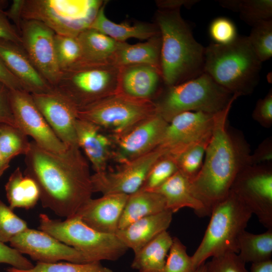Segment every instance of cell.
I'll list each match as a JSON object with an SVG mask.
<instances>
[{"mask_svg":"<svg viewBox=\"0 0 272 272\" xmlns=\"http://www.w3.org/2000/svg\"><path fill=\"white\" fill-rule=\"evenodd\" d=\"M25 156L24 174L36 183L43 208L69 218L92 198V175L79 147H70L63 153H56L32 141Z\"/></svg>","mask_w":272,"mask_h":272,"instance_id":"1","label":"cell"},{"mask_svg":"<svg viewBox=\"0 0 272 272\" xmlns=\"http://www.w3.org/2000/svg\"><path fill=\"white\" fill-rule=\"evenodd\" d=\"M235 99L215 115L202 166L190 181L193 195L209 215L214 207L229 194L238 173L249 164V144L241 132L230 128L228 117Z\"/></svg>","mask_w":272,"mask_h":272,"instance_id":"2","label":"cell"},{"mask_svg":"<svg viewBox=\"0 0 272 272\" xmlns=\"http://www.w3.org/2000/svg\"><path fill=\"white\" fill-rule=\"evenodd\" d=\"M155 20L161 39L160 69L164 85H175L202 74L205 47L195 39L180 8L159 9Z\"/></svg>","mask_w":272,"mask_h":272,"instance_id":"3","label":"cell"},{"mask_svg":"<svg viewBox=\"0 0 272 272\" xmlns=\"http://www.w3.org/2000/svg\"><path fill=\"white\" fill-rule=\"evenodd\" d=\"M262 62L247 36L230 44L211 43L205 47L203 73L232 95L251 94L257 85Z\"/></svg>","mask_w":272,"mask_h":272,"instance_id":"4","label":"cell"},{"mask_svg":"<svg viewBox=\"0 0 272 272\" xmlns=\"http://www.w3.org/2000/svg\"><path fill=\"white\" fill-rule=\"evenodd\" d=\"M239 96L232 95L206 73L171 86H164L154 102L156 111L168 122L187 111L217 113Z\"/></svg>","mask_w":272,"mask_h":272,"instance_id":"5","label":"cell"},{"mask_svg":"<svg viewBox=\"0 0 272 272\" xmlns=\"http://www.w3.org/2000/svg\"><path fill=\"white\" fill-rule=\"evenodd\" d=\"M252 214L232 191L217 204L198 247L191 256L194 268L210 258L228 252L238 253V238Z\"/></svg>","mask_w":272,"mask_h":272,"instance_id":"6","label":"cell"},{"mask_svg":"<svg viewBox=\"0 0 272 272\" xmlns=\"http://www.w3.org/2000/svg\"><path fill=\"white\" fill-rule=\"evenodd\" d=\"M39 224L41 231L75 248L88 262L115 261L128 249L115 234L96 231L76 216L62 221L50 219L47 215L41 214Z\"/></svg>","mask_w":272,"mask_h":272,"instance_id":"7","label":"cell"},{"mask_svg":"<svg viewBox=\"0 0 272 272\" xmlns=\"http://www.w3.org/2000/svg\"><path fill=\"white\" fill-rule=\"evenodd\" d=\"M104 3L95 0H23L21 18L41 22L56 34L77 37L89 27Z\"/></svg>","mask_w":272,"mask_h":272,"instance_id":"8","label":"cell"},{"mask_svg":"<svg viewBox=\"0 0 272 272\" xmlns=\"http://www.w3.org/2000/svg\"><path fill=\"white\" fill-rule=\"evenodd\" d=\"M119 66L111 61H80L61 72L54 87L70 98L78 109L116 93Z\"/></svg>","mask_w":272,"mask_h":272,"instance_id":"9","label":"cell"},{"mask_svg":"<svg viewBox=\"0 0 272 272\" xmlns=\"http://www.w3.org/2000/svg\"><path fill=\"white\" fill-rule=\"evenodd\" d=\"M156 112L154 101L115 94L79 109L78 118L91 122L116 136Z\"/></svg>","mask_w":272,"mask_h":272,"instance_id":"10","label":"cell"},{"mask_svg":"<svg viewBox=\"0 0 272 272\" xmlns=\"http://www.w3.org/2000/svg\"><path fill=\"white\" fill-rule=\"evenodd\" d=\"M267 229H272L271 163L247 165L237 174L231 188Z\"/></svg>","mask_w":272,"mask_h":272,"instance_id":"11","label":"cell"},{"mask_svg":"<svg viewBox=\"0 0 272 272\" xmlns=\"http://www.w3.org/2000/svg\"><path fill=\"white\" fill-rule=\"evenodd\" d=\"M22 46L41 76L53 87L61 75L54 44L55 33L41 22L23 20L19 30Z\"/></svg>","mask_w":272,"mask_h":272,"instance_id":"12","label":"cell"},{"mask_svg":"<svg viewBox=\"0 0 272 272\" xmlns=\"http://www.w3.org/2000/svg\"><path fill=\"white\" fill-rule=\"evenodd\" d=\"M11 108L17 127L42 148L56 153L66 146L56 136L34 102L31 94L21 90H10Z\"/></svg>","mask_w":272,"mask_h":272,"instance_id":"13","label":"cell"},{"mask_svg":"<svg viewBox=\"0 0 272 272\" xmlns=\"http://www.w3.org/2000/svg\"><path fill=\"white\" fill-rule=\"evenodd\" d=\"M158 147L140 157L121 164L115 171H106L91 175L93 192L103 195L122 194L129 195L142 186L151 168L163 155Z\"/></svg>","mask_w":272,"mask_h":272,"instance_id":"14","label":"cell"},{"mask_svg":"<svg viewBox=\"0 0 272 272\" xmlns=\"http://www.w3.org/2000/svg\"><path fill=\"white\" fill-rule=\"evenodd\" d=\"M216 114L187 111L176 115L168 122L158 148L164 155L175 157L211 135Z\"/></svg>","mask_w":272,"mask_h":272,"instance_id":"15","label":"cell"},{"mask_svg":"<svg viewBox=\"0 0 272 272\" xmlns=\"http://www.w3.org/2000/svg\"><path fill=\"white\" fill-rule=\"evenodd\" d=\"M168 124L156 112L125 132L113 136L115 150L112 156L121 164L151 152L160 145Z\"/></svg>","mask_w":272,"mask_h":272,"instance_id":"16","label":"cell"},{"mask_svg":"<svg viewBox=\"0 0 272 272\" xmlns=\"http://www.w3.org/2000/svg\"><path fill=\"white\" fill-rule=\"evenodd\" d=\"M10 243L12 247L37 262H88L81 252L41 230L28 228L14 236Z\"/></svg>","mask_w":272,"mask_h":272,"instance_id":"17","label":"cell"},{"mask_svg":"<svg viewBox=\"0 0 272 272\" xmlns=\"http://www.w3.org/2000/svg\"><path fill=\"white\" fill-rule=\"evenodd\" d=\"M31 94L58 139L67 147H79L76 132L78 111L76 105L54 87L49 92Z\"/></svg>","mask_w":272,"mask_h":272,"instance_id":"18","label":"cell"},{"mask_svg":"<svg viewBox=\"0 0 272 272\" xmlns=\"http://www.w3.org/2000/svg\"><path fill=\"white\" fill-rule=\"evenodd\" d=\"M165 86L161 71L148 64L119 66L116 93L133 99L152 101Z\"/></svg>","mask_w":272,"mask_h":272,"instance_id":"19","label":"cell"},{"mask_svg":"<svg viewBox=\"0 0 272 272\" xmlns=\"http://www.w3.org/2000/svg\"><path fill=\"white\" fill-rule=\"evenodd\" d=\"M122 194H108L90 198L77 211V216L91 228L100 232L115 234L128 197Z\"/></svg>","mask_w":272,"mask_h":272,"instance_id":"20","label":"cell"},{"mask_svg":"<svg viewBox=\"0 0 272 272\" xmlns=\"http://www.w3.org/2000/svg\"><path fill=\"white\" fill-rule=\"evenodd\" d=\"M0 57L25 91L30 94H39L53 89L35 67L21 45L0 39Z\"/></svg>","mask_w":272,"mask_h":272,"instance_id":"21","label":"cell"},{"mask_svg":"<svg viewBox=\"0 0 272 272\" xmlns=\"http://www.w3.org/2000/svg\"><path fill=\"white\" fill-rule=\"evenodd\" d=\"M173 213L165 210L159 213L145 217L119 229L115 235L134 253L162 232L167 231L172 220Z\"/></svg>","mask_w":272,"mask_h":272,"instance_id":"22","label":"cell"},{"mask_svg":"<svg viewBox=\"0 0 272 272\" xmlns=\"http://www.w3.org/2000/svg\"><path fill=\"white\" fill-rule=\"evenodd\" d=\"M101 128L87 120L78 118L76 132L78 146L92 164L95 173L106 171L112 156V141L101 131Z\"/></svg>","mask_w":272,"mask_h":272,"instance_id":"23","label":"cell"},{"mask_svg":"<svg viewBox=\"0 0 272 272\" xmlns=\"http://www.w3.org/2000/svg\"><path fill=\"white\" fill-rule=\"evenodd\" d=\"M153 191L162 195L167 210L173 214L186 207L192 209L199 217L209 215L203 205L192 194L189 179L179 171Z\"/></svg>","mask_w":272,"mask_h":272,"instance_id":"24","label":"cell"},{"mask_svg":"<svg viewBox=\"0 0 272 272\" xmlns=\"http://www.w3.org/2000/svg\"><path fill=\"white\" fill-rule=\"evenodd\" d=\"M106 2L99 9L89 28L96 30L120 42H125L129 38L148 40L160 34L155 23L138 22L133 25L127 23L117 24L108 19L105 14Z\"/></svg>","mask_w":272,"mask_h":272,"instance_id":"25","label":"cell"},{"mask_svg":"<svg viewBox=\"0 0 272 272\" xmlns=\"http://www.w3.org/2000/svg\"><path fill=\"white\" fill-rule=\"evenodd\" d=\"M165 210L166 202L162 195L155 191L140 189L128 196L119 220L118 230L139 219Z\"/></svg>","mask_w":272,"mask_h":272,"instance_id":"26","label":"cell"},{"mask_svg":"<svg viewBox=\"0 0 272 272\" xmlns=\"http://www.w3.org/2000/svg\"><path fill=\"white\" fill-rule=\"evenodd\" d=\"M161 47L160 34L143 43L131 45L123 42L111 61L118 66L144 64L153 66L161 71Z\"/></svg>","mask_w":272,"mask_h":272,"instance_id":"27","label":"cell"},{"mask_svg":"<svg viewBox=\"0 0 272 272\" xmlns=\"http://www.w3.org/2000/svg\"><path fill=\"white\" fill-rule=\"evenodd\" d=\"M82 53L80 61H111L123 42H118L96 30L88 28L77 36Z\"/></svg>","mask_w":272,"mask_h":272,"instance_id":"28","label":"cell"},{"mask_svg":"<svg viewBox=\"0 0 272 272\" xmlns=\"http://www.w3.org/2000/svg\"><path fill=\"white\" fill-rule=\"evenodd\" d=\"M173 237L165 231L134 254L131 267L138 272H163Z\"/></svg>","mask_w":272,"mask_h":272,"instance_id":"29","label":"cell"},{"mask_svg":"<svg viewBox=\"0 0 272 272\" xmlns=\"http://www.w3.org/2000/svg\"><path fill=\"white\" fill-rule=\"evenodd\" d=\"M6 196L10 208L29 210L34 208L40 199V192L35 181L23 174L17 167L10 175L5 185Z\"/></svg>","mask_w":272,"mask_h":272,"instance_id":"30","label":"cell"},{"mask_svg":"<svg viewBox=\"0 0 272 272\" xmlns=\"http://www.w3.org/2000/svg\"><path fill=\"white\" fill-rule=\"evenodd\" d=\"M238 255L245 263L271 259L272 229L258 234L244 230L238 237Z\"/></svg>","mask_w":272,"mask_h":272,"instance_id":"31","label":"cell"},{"mask_svg":"<svg viewBox=\"0 0 272 272\" xmlns=\"http://www.w3.org/2000/svg\"><path fill=\"white\" fill-rule=\"evenodd\" d=\"M219 3L222 7L238 12L241 19L252 27L272 19L271 0H222Z\"/></svg>","mask_w":272,"mask_h":272,"instance_id":"32","label":"cell"},{"mask_svg":"<svg viewBox=\"0 0 272 272\" xmlns=\"http://www.w3.org/2000/svg\"><path fill=\"white\" fill-rule=\"evenodd\" d=\"M27 137L17 127L0 124V151L7 161L10 163L15 157L27 153L30 147Z\"/></svg>","mask_w":272,"mask_h":272,"instance_id":"33","label":"cell"},{"mask_svg":"<svg viewBox=\"0 0 272 272\" xmlns=\"http://www.w3.org/2000/svg\"><path fill=\"white\" fill-rule=\"evenodd\" d=\"M211 137V135L191 146L174 157L178 171L190 181L197 175L201 168Z\"/></svg>","mask_w":272,"mask_h":272,"instance_id":"34","label":"cell"},{"mask_svg":"<svg viewBox=\"0 0 272 272\" xmlns=\"http://www.w3.org/2000/svg\"><path fill=\"white\" fill-rule=\"evenodd\" d=\"M54 44L58 65L61 72L82 60V49L77 37L55 34Z\"/></svg>","mask_w":272,"mask_h":272,"instance_id":"35","label":"cell"},{"mask_svg":"<svg viewBox=\"0 0 272 272\" xmlns=\"http://www.w3.org/2000/svg\"><path fill=\"white\" fill-rule=\"evenodd\" d=\"M9 272H114L99 261L75 263L60 261L55 263L37 262L28 270H21L11 267Z\"/></svg>","mask_w":272,"mask_h":272,"instance_id":"36","label":"cell"},{"mask_svg":"<svg viewBox=\"0 0 272 272\" xmlns=\"http://www.w3.org/2000/svg\"><path fill=\"white\" fill-rule=\"evenodd\" d=\"M252 27L247 38L256 56L263 62L272 56V19L261 22Z\"/></svg>","mask_w":272,"mask_h":272,"instance_id":"37","label":"cell"},{"mask_svg":"<svg viewBox=\"0 0 272 272\" xmlns=\"http://www.w3.org/2000/svg\"><path fill=\"white\" fill-rule=\"evenodd\" d=\"M178 171L175 158L170 155H164L152 167L140 189L154 190Z\"/></svg>","mask_w":272,"mask_h":272,"instance_id":"38","label":"cell"},{"mask_svg":"<svg viewBox=\"0 0 272 272\" xmlns=\"http://www.w3.org/2000/svg\"><path fill=\"white\" fill-rule=\"evenodd\" d=\"M195 270L185 246L178 238L173 237L163 272H194Z\"/></svg>","mask_w":272,"mask_h":272,"instance_id":"39","label":"cell"},{"mask_svg":"<svg viewBox=\"0 0 272 272\" xmlns=\"http://www.w3.org/2000/svg\"><path fill=\"white\" fill-rule=\"evenodd\" d=\"M27 228V223L0 200V241L10 242L14 236Z\"/></svg>","mask_w":272,"mask_h":272,"instance_id":"40","label":"cell"},{"mask_svg":"<svg viewBox=\"0 0 272 272\" xmlns=\"http://www.w3.org/2000/svg\"><path fill=\"white\" fill-rule=\"evenodd\" d=\"M206 264L207 272H248L246 263L234 252L213 257Z\"/></svg>","mask_w":272,"mask_h":272,"instance_id":"41","label":"cell"},{"mask_svg":"<svg viewBox=\"0 0 272 272\" xmlns=\"http://www.w3.org/2000/svg\"><path fill=\"white\" fill-rule=\"evenodd\" d=\"M209 34L214 43L228 44L238 37L237 30L234 23L226 17H218L210 24Z\"/></svg>","mask_w":272,"mask_h":272,"instance_id":"42","label":"cell"},{"mask_svg":"<svg viewBox=\"0 0 272 272\" xmlns=\"http://www.w3.org/2000/svg\"><path fill=\"white\" fill-rule=\"evenodd\" d=\"M0 263L8 264L21 270H28L34 265L19 251L0 241Z\"/></svg>","mask_w":272,"mask_h":272,"instance_id":"43","label":"cell"},{"mask_svg":"<svg viewBox=\"0 0 272 272\" xmlns=\"http://www.w3.org/2000/svg\"><path fill=\"white\" fill-rule=\"evenodd\" d=\"M253 120L264 128H270L272 125V90L265 96L259 99L252 113Z\"/></svg>","mask_w":272,"mask_h":272,"instance_id":"44","label":"cell"},{"mask_svg":"<svg viewBox=\"0 0 272 272\" xmlns=\"http://www.w3.org/2000/svg\"><path fill=\"white\" fill-rule=\"evenodd\" d=\"M1 123L8 124L17 127L10 103V89L1 83H0Z\"/></svg>","mask_w":272,"mask_h":272,"instance_id":"45","label":"cell"},{"mask_svg":"<svg viewBox=\"0 0 272 272\" xmlns=\"http://www.w3.org/2000/svg\"><path fill=\"white\" fill-rule=\"evenodd\" d=\"M272 139L268 137L264 140L257 147L249 159L250 165H257L271 163Z\"/></svg>","mask_w":272,"mask_h":272,"instance_id":"46","label":"cell"},{"mask_svg":"<svg viewBox=\"0 0 272 272\" xmlns=\"http://www.w3.org/2000/svg\"><path fill=\"white\" fill-rule=\"evenodd\" d=\"M0 39L13 42L22 45V40L18 30L10 22L0 8Z\"/></svg>","mask_w":272,"mask_h":272,"instance_id":"47","label":"cell"},{"mask_svg":"<svg viewBox=\"0 0 272 272\" xmlns=\"http://www.w3.org/2000/svg\"><path fill=\"white\" fill-rule=\"evenodd\" d=\"M0 83L10 90H24L19 81L10 72L0 57Z\"/></svg>","mask_w":272,"mask_h":272,"instance_id":"48","label":"cell"},{"mask_svg":"<svg viewBox=\"0 0 272 272\" xmlns=\"http://www.w3.org/2000/svg\"><path fill=\"white\" fill-rule=\"evenodd\" d=\"M22 4L23 0L13 1L9 9L7 11H4V13L8 19L12 20L15 24L18 32L22 21L21 18Z\"/></svg>","mask_w":272,"mask_h":272,"instance_id":"49","label":"cell"},{"mask_svg":"<svg viewBox=\"0 0 272 272\" xmlns=\"http://www.w3.org/2000/svg\"><path fill=\"white\" fill-rule=\"evenodd\" d=\"M198 2L197 0L160 1L157 3L159 9H177L182 5L189 8Z\"/></svg>","mask_w":272,"mask_h":272,"instance_id":"50","label":"cell"},{"mask_svg":"<svg viewBox=\"0 0 272 272\" xmlns=\"http://www.w3.org/2000/svg\"><path fill=\"white\" fill-rule=\"evenodd\" d=\"M250 272H272V260L252 263Z\"/></svg>","mask_w":272,"mask_h":272,"instance_id":"51","label":"cell"},{"mask_svg":"<svg viewBox=\"0 0 272 272\" xmlns=\"http://www.w3.org/2000/svg\"><path fill=\"white\" fill-rule=\"evenodd\" d=\"M9 162L7 161L3 157L0 151V177L10 166Z\"/></svg>","mask_w":272,"mask_h":272,"instance_id":"52","label":"cell"},{"mask_svg":"<svg viewBox=\"0 0 272 272\" xmlns=\"http://www.w3.org/2000/svg\"><path fill=\"white\" fill-rule=\"evenodd\" d=\"M194 272H207L206 262L199 266Z\"/></svg>","mask_w":272,"mask_h":272,"instance_id":"53","label":"cell"}]
</instances>
